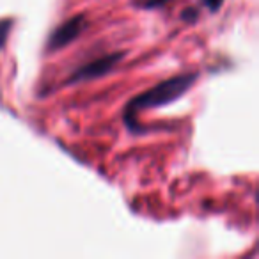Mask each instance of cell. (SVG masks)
I'll return each instance as SVG.
<instances>
[{
    "mask_svg": "<svg viewBox=\"0 0 259 259\" xmlns=\"http://www.w3.org/2000/svg\"><path fill=\"white\" fill-rule=\"evenodd\" d=\"M89 22H87L85 15H76V16H71L69 20L62 22L59 27H55L52 30L50 37L47 41V50L48 52H57L61 48L68 47L71 41H75L83 30L87 29Z\"/></svg>",
    "mask_w": 259,
    "mask_h": 259,
    "instance_id": "cell-3",
    "label": "cell"
},
{
    "mask_svg": "<svg viewBox=\"0 0 259 259\" xmlns=\"http://www.w3.org/2000/svg\"><path fill=\"white\" fill-rule=\"evenodd\" d=\"M13 27V20L11 18H6V20H0V50L4 48L6 41H8L9 36V30Z\"/></svg>",
    "mask_w": 259,
    "mask_h": 259,
    "instance_id": "cell-5",
    "label": "cell"
},
{
    "mask_svg": "<svg viewBox=\"0 0 259 259\" xmlns=\"http://www.w3.org/2000/svg\"><path fill=\"white\" fill-rule=\"evenodd\" d=\"M201 4L204 6L209 13H217V11H220V8H222L224 0H201Z\"/></svg>",
    "mask_w": 259,
    "mask_h": 259,
    "instance_id": "cell-7",
    "label": "cell"
},
{
    "mask_svg": "<svg viewBox=\"0 0 259 259\" xmlns=\"http://www.w3.org/2000/svg\"><path fill=\"white\" fill-rule=\"evenodd\" d=\"M199 73H181V75L170 76L167 80H162L151 89L144 91V93L137 94L135 98L126 103L124 107V122L132 132H141V126L137 124V114L144 110H151V108L165 107L169 103H174L180 100L183 94L190 91V87L197 82Z\"/></svg>",
    "mask_w": 259,
    "mask_h": 259,
    "instance_id": "cell-1",
    "label": "cell"
},
{
    "mask_svg": "<svg viewBox=\"0 0 259 259\" xmlns=\"http://www.w3.org/2000/svg\"><path fill=\"white\" fill-rule=\"evenodd\" d=\"M122 57H124V52H114V54L101 55V57L94 59V61L85 62V64L80 66L78 69H75V71L69 75L66 83L71 85V83L91 82V80L101 78V76H105L107 73H110L112 69L121 62Z\"/></svg>",
    "mask_w": 259,
    "mask_h": 259,
    "instance_id": "cell-2",
    "label": "cell"
},
{
    "mask_svg": "<svg viewBox=\"0 0 259 259\" xmlns=\"http://www.w3.org/2000/svg\"><path fill=\"white\" fill-rule=\"evenodd\" d=\"M181 18H183L185 22H190V23L197 22L199 8H187V9H183V11H181Z\"/></svg>",
    "mask_w": 259,
    "mask_h": 259,
    "instance_id": "cell-6",
    "label": "cell"
},
{
    "mask_svg": "<svg viewBox=\"0 0 259 259\" xmlns=\"http://www.w3.org/2000/svg\"><path fill=\"white\" fill-rule=\"evenodd\" d=\"M169 2L170 0H134V6L139 9H160Z\"/></svg>",
    "mask_w": 259,
    "mask_h": 259,
    "instance_id": "cell-4",
    "label": "cell"
}]
</instances>
